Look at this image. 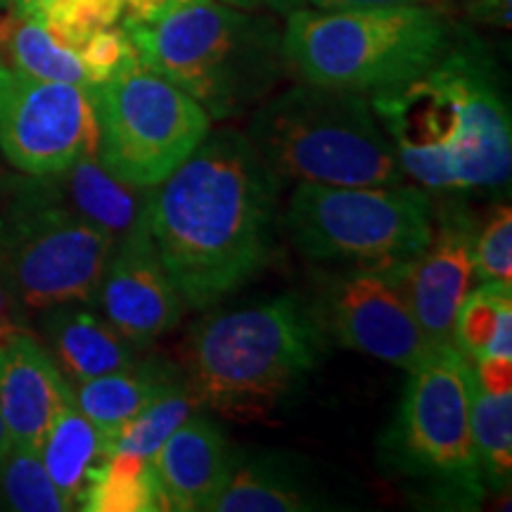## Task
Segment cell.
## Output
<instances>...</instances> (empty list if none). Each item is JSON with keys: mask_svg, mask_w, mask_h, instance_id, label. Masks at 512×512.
<instances>
[{"mask_svg": "<svg viewBox=\"0 0 512 512\" xmlns=\"http://www.w3.org/2000/svg\"><path fill=\"white\" fill-rule=\"evenodd\" d=\"M430 0H309L313 10H366V8H392V5H415Z\"/></svg>", "mask_w": 512, "mask_h": 512, "instance_id": "836d02e7", "label": "cell"}, {"mask_svg": "<svg viewBox=\"0 0 512 512\" xmlns=\"http://www.w3.org/2000/svg\"><path fill=\"white\" fill-rule=\"evenodd\" d=\"M283 221L292 245L313 264L401 266L432 238L434 197L430 190L406 183H299Z\"/></svg>", "mask_w": 512, "mask_h": 512, "instance_id": "9c48e42d", "label": "cell"}, {"mask_svg": "<svg viewBox=\"0 0 512 512\" xmlns=\"http://www.w3.org/2000/svg\"><path fill=\"white\" fill-rule=\"evenodd\" d=\"M278 183L245 133L223 128L152 188L147 226L188 309H211L264 271Z\"/></svg>", "mask_w": 512, "mask_h": 512, "instance_id": "6da1fadb", "label": "cell"}, {"mask_svg": "<svg viewBox=\"0 0 512 512\" xmlns=\"http://www.w3.org/2000/svg\"><path fill=\"white\" fill-rule=\"evenodd\" d=\"M472 363L453 342L434 344L408 370L399 408L380 439V463L420 501L477 510L489 491L470 427Z\"/></svg>", "mask_w": 512, "mask_h": 512, "instance_id": "52a82bcc", "label": "cell"}, {"mask_svg": "<svg viewBox=\"0 0 512 512\" xmlns=\"http://www.w3.org/2000/svg\"><path fill=\"white\" fill-rule=\"evenodd\" d=\"M72 396V382L34 332H15L0 342V413L12 441L41 446L50 420Z\"/></svg>", "mask_w": 512, "mask_h": 512, "instance_id": "9a60e30c", "label": "cell"}, {"mask_svg": "<svg viewBox=\"0 0 512 512\" xmlns=\"http://www.w3.org/2000/svg\"><path fill=\"white\" fill-rule=\"evenodd\" d=\"M0 152L19 174L50 176L98 152L91 86L36 79L0 64Z\"/></svg>", "mask_w": 512, "mask_h": 512, "instance_id": "8fae6325", "label": "cell"}, {"mask_svg": "<svg viewBox=\"0 0 512 512\" xmlns=\"http://www.w3.org/2000/svg\"><path fill=\"white\" fill-rule=\"evenodd\" d=\"M181 380V368L171 366L164 358H138V363H133L131 368L91 377L72 387L76 406L95 422V427L110 439L114 448V439L128 422L136 418L147 403L155 401L159 394Z\"/></svg>", "mask_w": 512, "mask_h": 512, "instance_id": "ffe728a7", "label": "cell"}, {"mask_svg": "<svg viewBox=\"0 0 512 512\" xmlns=\"http://www.w3.org/2000/svg\"><path fill=\"white\" fill-rule=\"evenodd\" d=\"M472 19L482 24H494V27H510V0H472L470 3Z\"/></svg>", "mask_w": 512, "mask_h": 512, "instance_id": "d6a6232c", "label": "cell"}, {"mask_svg": "<svg viewBox=\"0 0 512 512\" xmlns=\"http://www.w3.org/2000/svg\"><path fill=\"white\" fill-rule=\"evenodd\" d=\"M8 174H5V171L3 169H0V192H3V188H5V183H8Z\"/></svg>", "mask_w": 512, "mask_h": 512, "instance_id": "74e56055", "label": "cell"}, {"mask_svg": "<svg viewBox=\"0 0 512 512\" xmlns=\"http://www.w3.org/2000/svg\"><path fill=\"white\" fill-rule=\"evenodd\" d=\"M46 0H10V10L22 17H34Z\"/></svg>", "mask_w": 512, "mask_h": 512, "instance_id": "d590c367", "label": "cell"}, {"mask_svg": "<svg viewBox=\"0 0 512 512\" xmlns=\"http://www.w3.org/2000/svg\"><path fill=\"white\" fill-rule=\"evenodd\" d=\"M10 8V0H0V12H5Z\"/></svg>", "mask_w": 512, "mask_h": 512, "instance_id": "f35d334b", "label": "cell"}, {"mask_svg": "<svg viewBox=\"0 0 512 512\" xmlns=\"http://www.w3.org/2000/svg\"><path fill=\"white\" fill-rule=\"evenodd\" d=\"M36 316L48 351L72 384L138 363L140 349L93 304L64 302L48 306Z\"/></svg>", "mask_w": 512, "mask_h": 512, "instance_id": "ac0fdd59", "label": "cell"}, {"mask_svg": "<svg viewBox=\"0 0 512 512\" xmlns=\"http://www.w3.org/2000/svg\"><path fill=\"white\" fill-rule=\"evenodd\" d=\"M126 12V0H46L34 17L57 41L79 50L102 29L117 27Z\"/></svg>", "mask_w": 512, "mask_h": 512, "instance_id": "83f0119b", "label": "cell"}, {"mask_svg": "<svg viewBox=\"0 0 512 512\" xmlns=\"http://www.w3.org/2000/svg\"><path fill=\"white\" fill-rule=\"evenodd\" d=\"M81 510L86 512H157L166 510L159 491L155 467L145 460L112 453L102 465Z\"/></svg>", "mask_w": 512, "mask_h": 512, "instance_id": "d4e9b609", "label": "cell"}, {"mask_svg": "<svg viewBox=\"0 0 512 512\" xmlns=\"http://www.w3.org/2000/svg\"><path fill=\"white\" fill-rule=\"evenodd\" d=\"M451 342L470 363L489 356L512 358V287L501 280L479 283L460 302Z\"/></svg>", "mask_w": 512, "mask_h": 512, "instance_id": "603a6c76", "label": "cell"}, {"mask_svg": "<svg viewBox=\"0 0 512 512\" xmlns=\"http://www.w3.org/2000/svg\"><path fill=\"white\" fill-rule=\"evenodd\" d=\"M43 178L64 207L110 233L114 240L126 238L147 221L152 188L121 181L100 162L98 152Z\"/></svg>", "mask_w": 512, "mask_h": 512, "instance_id": "d6986e66", "label": "cell"}, {"mask_svg": "<svg viewBox=\"0 0 512 512\" xmlns=\"http://www.w3.org/2000/svg\"><path fill=\"white\" fill-rule=\"evenodd\" d=\"M38 456L69 508L81 510L86 491L112 456V444L95 422L81 413L72 396L50 420Z\"/></svg>", "mask_w": 512, "mask_h": 512, "instance_id": "44dd1931", "label": "cell"}, {"mask_svg": "<svg viewBox=\"0 0 512 512\" xmlns=\"http://www.w3.org/2000/svg\"><path fill=\"white\" fill-rule=\"evenodd\" d=\"M401 268H339L311 304L325 335L342 347L411 370L434 344L415 318Z\"/></svg>", "mask_w": 512, "mask_h": 512, "instance_id": "7c38bea8", "label": "cell"}, {"mask_svg": "<svg viewBox=\"0 0 512 512\" xmlns=\"http://www.w3.org/2000/svg\"><path fill=\"white\" fill-rule=\"evenodd\" d=\"M221 3L235 5L242 10H268L275 15H290L294 10H302L309 5V0H221Z\"/></svg>", "mask_w": 512, "mask_h": 512, "instance_id": "e575fe53", "label": "cell"}, {"mask_svg": "<svg viewBox=\"0 0 512 512\" xmlns=\"http://www.w3.org/2000/svg\"><path fill=\"white\" fill-rule=\"evenodd\" d=\"M325 349L313 304L290 292L197 320L183 344L181 375L200 408L256 420L302 387Z\"/></svg>", "mask_w": 512, "mask_h": 512, "instance_id": "3957f363", "label": "cell"}, {"mask_svg": "<svg viewBox=\"0 0 512 512\" xmlns=\"http://www.w3.org/2000/svg\"><path fill=\"white\" fill-rule=\"evenodd\" d=\"M114 245L43 176H10L0 192V278L29 318L64 302L93 304Z\"/></svg>", "mask_w": 512, "mask_h": 512, "instance_id": "ba28073f", "label": "cell"}, {"mask_svg": "<svg viewBox=\"0 0 512 512\" xmlns=\"http://www.w3.org/2000/svg\"><path fill=\"white\" fill-rule=\"evenodd\" d=\"M330 496L306 465L285 453L233 451L230 472L211 512L330 510Z\"/></svg>", "mask_w": 512, "mask_h": 512, "instance_id": "e0dca14e", "label": "cell"}, {"mask_svg": "<svg viewBox=\"0 0 512 512\" xmlns=\"http://www.w3.org/2000/svg\"><path fill=\"white\" fill-rule=\"evenodd\" d=\"M0 510L64 512L72 510L43 465L38 448L12 441L0 453Z\"/></svg>", "mask_w": 512, "mask_h": 512, "instance_id": "484cf974", "label": "cell"}, {"mask_svg": "<svg viewBox=\"0 0 512 512\" xmlns=\"http://www.w3.org/2000/svg\"><path fill=\"white\" fill-rule=\"evenodd\" d=\"M8 444H10V432H8V425H5V420H3V413H0V453L8 448Z\"/></svg>", "mask_w": 512, "mask_h": 512, "instance_id": "8d00e7d4", "label": "cell"}, {"mask_svg": "<svg viewBox=\"0 0 512 512\" xmlns=\"http://www.w3.org/2000/svg\"><path fill=\"white\" fill-rule=\"evenodd\" d=\"M197 401L192 399V394L185 387V382H176L174 387H169L166 392L157 396L155 401H150L133 418L124 430L119 432V437L114 439L112 453H126V456L140 458L145 463H152L159 453V448L164 446V441L174 434L181 422L188 418L190 413L197 411Z\"/></svg>", "mask_w": 512, "mask_h": 512, "instance_id": "4316f807", "label": "cell"}, {"mask_svg": "<svg viewBox=\"0 0 512 512\" xmlns=\"http://www.w3.org/2000/svg\"><path fill=\"white\" fill-rule=\"evenodd\" d=\"M138 60L176 83L211 119H233L275 91L290 64L283 27L259 10L183 0L150 24L126 22Z\"/></svg>", "mask_w": 512, "mask_h": 512, "instance_id": "277c9868", "label": "cell"}, {"mask_svg": "<svg viewBox=\"0 0 512 512\" xmlns=\"http://www.w3.org/2000/svg\"><path fill=\"white\" fill-rule=\"evenodd\" d=\"M475 278L479 283H512V211L496 204L475 238Z\"/></svg>", "mask_w": 512, "mask_h": 512, "instance_id": "f1b7e54d", "label": "cell"}, {"mask_svg": "<svg viewBox=\"0 0 512 512\" xmlns=\"http://www.w3.org/2000/svg\"><path fill=\"white\" fill-rule=\"evenodd\" d=\"M0 64L36 79L91 86L76 50L57 41L36 19L17 15L10 8L0 12Z\"/></svg>", "mask_w": 512, "mask_h": 512, "instance_id": "7402d4cb", "label": "cell"}, {"mask_svg": "<svg viewBox=\"0 0 512 512\" xmlns=\"http://www.w3.org/2000/svg\"><path fill=\"white\" fill-rule=\"evenodd\" d=\"M406 176L437 192L508 188L510 107L482 41L456 29L448 53L418 79L370 95Z\"/></svg>", "mask_w": 512, "mask_h": 512, "instance_id": "7a4b0ae2", "label": "cell"}, {"mask_svg": "<svg viewBox=\"0 0 512 512\" xmlns=\"http://www.w3.org/2000/svg\"><path fill=\"white\" fill-rule=\"evenodd\" d=\"M98 157L121 181L155 188L211 131V117L176 83L136 60L91 86Z\"/></svg>", "mask_w": 512, "mask_h": 512, "instance_id": "30bf717a", "label": "cell"}, {"mask_svg": "<svg viewBox=\"0 0 512 512\" xmlns=\"http://www.w3.org/2000/svg\"><path fill=\"white\" fill-rule=\"evenodd\" d=\"M93 306L140 351L181 323L185 302L157 252L147 221L117 240Z\"/></svg>", "mask_w": 512, "mask_h": 512, "instance_id": "4fadbf2b", "label": "cell"}, {"mask_svg": "<svg viewBox=\"0 0 512 512\" xmlns=\"http://www.w3.org/2000/svg\"><path fill=\"white\" fill-rule=\"evenodd\" d=\"M233 448L207 413H190L152 460L166 510L211 512L230 472Z\"/></svg>", "mask_w": 512, "mask_h": 512, "instance_id": "2e32d148", "label": "cell"}, {"mask_svg": "<svg viewBox=\"0 0 512 512\" xmlns=\"http://www.w3.org/2000/svg\"><path fill=\"white\" fill-rule=\"evenodd\" d=\"M76 53H79L83 67H86L91 86L107 81L110 76L138 60L131 38H128L124 27H119V24L93 34Z\"/></svg>", "mask_w": 512, "mask_h": 512, "instance_id": "f546056e", "label": "cell"}, {"mask_svg": "<svg viewBox=\"0 0 512 512\" xmlns=\"http://www.w3.org/2000/svg\"><path fill=\"white\" fill-rule=\"evenodd\" d=\"M245 136L280 181L396 185L408 178L361 93L304 81L261 100Z\"/></svg>", "mask_w": 512, "mask_h": 512, "instance_id": "8992f818", "label": "cell"}, {"mask_svg": "<svg viewBox=\"0 0 512 512\" xmlns=\"http://www.w3.org/2000/svg\"><path fill=\"white\" fill-rule=\"evenodd\" d=\"M178 3H183V0H126V12L121 19H126V22L150 24Z\"/></svg>", "mask_w": 512, "mask_h": 512, "instance_id": "1f68e13d", "label": "cell"}, {"mask_svg": "<svg viewBox=\"0 0 512 512\" xmlns=\"http://www.w3.org/2000/svg\"><path fill=\"white\" fill-rule=\"evenodd\" d=\"M470 427L486 491L508 494L512 482V392H489L475 382Z\"/></svg>", "mask_w": 512, "mask_h": 512, "instance_id": "cb8c5ba5", "label": "cell"}, {"mask_svg": "<svg viewBox=\"0 0 512 512\" xmlns=\"http://www.w3.org/2000/svg\"><path fill=\"white\" fill-rule=\"evenodd\" d=\"M22 330H29V316L22 311L17 299L12 297L10 287L0 278V342Z\"/></svg>", "mask_w": 512, "mask_h": 512, "instance_id": "4dcf8cb0", "label": "cell"}, {"mask_svg": "<svg viewBox=\"0 0 512 512\" xmlns=\"http://www.w3.org/2000/svg\"><path fill=\"white\" fill-rule=\"evenodd\" d=\"M456 29L427 3L366 10H294L283 46L313 86L375 95L418 79L448 53Z\"/></svg>", "mask_w": 512, "mask_h": 512, "instance_id": "5b68a950", "label": "cell"}, {"mask_svg": "<svg viewBox=\"0 0 512 512\" xmlns=\"http://www.w3.org/2000/svg\"><path fill=\"white\" fill-rule=\"evenodd\" d=\"M427 247L403 264L401 278L422 332L432 344L451 342L453 318L475 280L477 221L460 192H437Z\"/></svg>", "mask_w": 512, "mask_h": 512, "instance_id": "5bb4252c", "label": "cell"}]
</instances>
